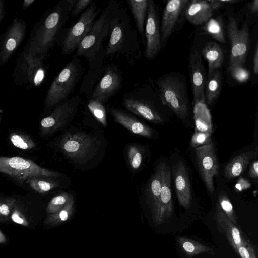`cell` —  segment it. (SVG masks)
<instances>
[{
  "label": "cell",
  "mask_w": 258,
  "mask_h": 258,
  "mask_svg": "<svg viewBox=\"0 0 258 258\" xmlns=\"http://www.w3.org/2000/svg\"><path fill=\"white\" fill-rule=\"evenodd\" d=\"M204 59L207 61L208 75L218 70L223 64L224 53L221 47L215 42H208L204 46L202 53Z\"/></svg>",
  "instance_id": "484cf974"
},
{
  "label": "cell",
  "mask_w": 258,
  "mask_h": 258,
  "mask_svg": "<svg viewBox=\"0 0 258 258\" xmlns=\"http://www.w3.org/2000/svg\"><path fill=\"white\" fill-rule=\"evenodd\" d=\"M250 186L251 184L247 180L241 177L237 180L235 185V189L240 192L250 188Z\"/></svg>",
  "instance_id": "b9f144b4"
},
{
  "label": "cell",
  "mask_w": 258,
  "mask_h": 258,
  "mask_svg": "<svg viewBox=\"0 0 258 258\" xmlns=\"http://www.w3.org/2000/svg\"><path fill=\"white\" fill-rule=\"evenodd\" d=\"M214 219L219 230L225 235L236 252L238 247L249 245L243 237L239 229L228 219L218 203L216 205Z\"/></svg>",
  "instance_id": "ac0fdd59"
},
{
  "label": "cell",
  "mask_w": 258,
  "mask_h": 258,
  "mask_svg": "<svg viewBox=\"0 0 258 258\" xmlns=\"http://www.w3.org/2000/svg\"><path fill=\"white\" fill-rule=\"evenodd\" d=\"M10 212L9 206L6 204H0V214L3 216H8Z\"/></svg>",
  "instance_id": "bcb514c9"
},
{
  "label": "cell",
  "mask_w": 258,
  "mask_h": 258,
  "mask_svg": "<svg viewBox=\"0 0 258 258\" xmlns=\"http://www.w3.org/2000/svg\"><path fill=\"white\" fill-rule=\"evenodd\" d=\"M72 197V195L67 192H63L54 197L50 201L47 210L49 212H54L59 210L68 203Z\"/></svg>",
  "instance_id": "e575fe53"
},
{
  "label": "cell",
  "mask_w": 258,
  "mask_h": 258,
  "mask_svg": "<svg viewBox=\"0 0 258 258\" xmlns=\"http://www.w3.org/2000/svg\"><path fill=\"white\" fill-rule=\"evenodd\" d=\"M31 187L39 192H46L58 186V183L54 181L34 179L30 181Z\"/></svg>",
  "instance_id": "d590c367"
},
{
  "label": "cell",
  "mask_w": 258,
  "mask_h": 258,
  "mask_svg": "<svg viewBox=\"0 0 258 258\" xmlns=\"http://www.w3.org/2000/svg\"><path fill=\"white\" fill-rule=\"evenodd\" d=\"M0 172L21 181L36 177L57 178L61 176L59 173L39 166L29 159L17 156H0Z\"/></svg>",
  "instance_id": "8992f818"
},
{
  "label": "cell",
  "mask_w": 258,
  "mask_h": 258,
  "mask_svg": "<svg viewBox=\"0 0 258 258\" xmlns=\"http://www.w3.org/2000/svg\"><path fill=\"white\" fill-rule=\"evenodd\" d=\"M173 209L171 190V171L169 166L165 162L160 197L159 225L163 224L171 217Z\"/></svg>",
  "instance_id": "44dd1931"
},
{
  "label": "cell",
  "mask_w": 258,
  "mask_h": 258,
  "mask_svg": "<svg viewBox=\"0 0 258 258\" xmlns=\"http://www.w3.org/2000/svg\"><path fill=\"white\" fill-rule=\"evenodd\" d=\"M188 0H171L166 4L162 17L160 29L161 45L164 46L171 35L179 16L189 3Z\"/></svg>",
  "instance_id": "e0dca14e"
},
{
  "label": "cell",
  "mask_w": 258,
  "mask_h": 258,
  "mask_svg": "<svg viewBox=\"0 0 258 258\" xmlns=\"http://www.w3.org/2000/svg\"><path fill=\"white\" fill-rule=\"evenodd\" d=\"M175 188L180 205L185 209L190 206L191 193L190 182L185 166L179 160L174 166Z\"/></svg>",
  "instance_id": "d6986e66"
},
{
  "label": "cell",
  "mask_w": 258,
  "mask_h": 258,
  "mask_svg": "<svg viewBox=\"0 0 258 258\" xmlns=\"http://www.w3.org/2000/svg\"><path fill=\"white\" fill-rule=\"evenodd\" d=\"M76 0H62L46 11L35 24L24 52L45 59L63 30Z\"/></svg>",
  "instance_id": "6da1fadb"
},
{
  "label": "cell",
  "mask_w": 258,
  "mask_h": 258,
  "mask_svg": "<svg viewBox=\"0 0 258 258\" xmlns=\"http://www.w3.org/2000/svg\"><path fill=\"white\" fill-rule=\"evenodd\" d=\"M83 70L80 60L75 55L51 82L45 98L46 106L51 107L66 99L75 89Z\"/></svg>",
  "instance_id": "3957f363"
},
{
  "label": "cell",
  "mask_w": 258,
  "mask_h": 258,
  "mask_svg": "<svg viewBox=\"0 0 258 258\" xmlns=\"http://www.w3.org/2000/svg\"><path fill=\"white\" fill-rule=\"evenodd\" d=\"M117 7L115 2H110L101 10L91 30L79 44L75 56H84L89 64L95 60L103 48L102 43L110 31L111 20Z\"/></svg>",
  "instance_id": "7a4b0ae2"
},
{
  "label": "cell",
  "mask_w": 258,
  "mask_h": 258,
  "mask_svg": "<svg viewBox=\"0 0 258 258\" xmlns=\"http://www.w3.org/2000/svg\"><path fill=\"white\" fill-rule=\"evenodd\" d=\"M60 147L69 159L79 163L87 162L97 152V144L91 136L82 132L67 133Z\"/></svg>",
  "instance_id": "52a82bcc"
},
{
  "label": "cell",
  "mask_w": 258,
  "mask_h": 258,
  "mask_svg": "<svg viewBox=\"0 0 258 258\" xmlns=\"http://www.w3.org/2000/svg\"><path fill=\"white\" fill-rule=\"evenodd\" d=\"M196 161L202 180L210 194L214 191V179L218 173V163L213 143L195 148Z\"/></svg>",
  "instance_id": "30bf717a"
},
{
  "label": "cell",
  "mask_w": 258,
  "mask_h": 258,
  "mask_svg": "<svg viewBox=\"0 0 258 258\" xmlns=\"http://www.w3.org/2000/svg\"><path fill=\"white\" fill-rule=\"evenodd\" d=\"M189 74L194 101L196 103L205 101L206 75L201 54L197 50L190 55Z\"/></svg>",
  "instance_id": "2e32d148"
},
{
  "label": "cell",
  "mask_w": 258,
  "mask_h": 258,
  "mask_svg": "<svg viewBox=\"0 0 258 258\" xmlns=\"http://www.w3.org/2000/svg\"><path fill=\"white\" fill-rule=\"evenodd\" d=\"M162 103L169 107L180 118L184 119L188 115L187 93L184 85L179 78L166 76L157 81Z\"/></svg>",
  "instance_id": "5b68a950"
},
{
  "label": "cell",
  "mask_w": 258,
  "mask_h": 258,
  "mask_svg": "<svg viewBox=\"0 0 258 258\" xmlns=\"http://www.w3.org/2000/svg\"><path fill=\"white\" fill-rule=\"evenodd\" d=\"M26 21L15 18L0 37V66L5 64L17 50L25 38Z\"/></svg>",
  "instance_id": "8fae6325"
},
{
  "label": "cell",
  "mask_w": 258,
  "mask_h": 258,
  "mask_svg": "<svg viewBox=\"0 0 258 258\" xmlns=\"http://www.w3.org/2000/svg\"><path fill=\"white\" fill-rule=\"evenodd\" d=\"M248 176L252 179L256 180L258 177V162L256 160L253 161L250 166L248 172Z\"/></svg>",
  "instance_id": "7bdbcfd3"
},
{
  "label": "cell",
  "mask_w": 258,
  "mask_h": 258,
  "mask_svg": "<svg viewBox=\"0 0 258 258\" xmlns=\"http://www.w3.org/2000/svg\"><path fill=\"white\" fill-rule=\"evenodd\" d=\"M221 77L218 70L208 75L205 87V100L208 105H211L218 97L221 90Z\"/></svg>",
  "instance_id": "83f0119b"
},
{
  "label": "cell",
  "mask_w": 258,
  "mask_h": 258,
  "mask_svg": "<svg viewBox=\"0 0 258 258\" xmlns=\"http://www.w3.org/2000/svg\"><path fill=\"white\" fill-rule=\"evenodd\" d=\"M6 241V238L5 235L0 230V243H4Z\"/></svg>",
  "instance_id": "816d5d0a"
},
{
  "label": "cell",
  "mask_w": 258,
  "mask_h": 258,
  "mask_svg": "<svg viewBox=\"0 0 258 258\" xmlns=\"http://www.w3.org/2000/svg\"><path fill=\"white\" fill-rule=\"evenodd\" d=\"M144 34L145 36V55L152 59L159 53L162 45L159 19L154 2L150 0L146 21Z\"/></svg>",
  "instance_id": "4fadbf2b"
},
{
  "label": "cell",
  "mask_w": 258,
  "mask_h": 258,
  "mask_svg": "<svg viewBox=\"0 0 258 258\" xmlns=\"http://www.w3.org/2000/svg\"><path fill=\"white\" fill-rule=\"evenodd\" d=\"M210 134L207 133H196L191 138V146L197 148L206 143H210Z\"/></svg>",
  "instance_id": "8d00e7d4"
},
{
  "label": "cell",
  "mask_w": 258,
  "mask_h": 258,
  "mask_svg": "<svg viewBox=\"0 0 258 258\" xmlns=\"http://www.w3.org/2000/svg\"><path fill=\"white\" fill-rule=\"evenodd\" d=\"M68 210H69L68 208L64 209L61 210L59 213V217L62 221H65L68 219Z\"/></svg>",
  "instance_id": "c3c4849f"
},
{
  "label": "cell",
  "mask_w": 258,
  "mask_h": 258,
  "mask_svg": "<svg viewBox=\"0 0 258 258\" xmlns=\"http://www.w3.org/2000/svg\"><path fill=\"white\" fill-rule=\"evenodd\" d=\"M5 2L4 0H0V22L5 13Z\"/></svg>",
  "instance_id": "681fc988"
},
{
  "label": "cell",
  "mask_w": 258,
  "mask_h": 258,
  "mask_svg": "<svg viewBox=\"0 0 258 258\" xmlns=\"http://www.w3.org/2000/svg\"><path fill=\"white\" fill-rule=\"evenodd\" d=\"M114 119L131 132L147 138L153 136L152 130L127 113L115 108L110 109Z\"/></svg>",
  "instance_id": "603a6c76"
},
{
  "label": "cell",
  "mask_w": 258,
  "mask_h": 258,
  "mask_svg": "<svg viewBox=\"0 0 258 258\" xmlns=\"http://www.w3.org/2000/svg\"><path fill=\"white\" fill-rule=\"evenodd\" d=\"M13 221L18 224L27 226L28 223L25 218L18 211H15L11 215Z\"/></svg>",
  "instance_id": "60d3db41"
},
{
  "label": "cell",
  "mask_w": 258,
  "mask_h": 258,
  "mask_svg": "<svg viewBox=\"0 0 258 258\" xmlns=\"http://www.w3.org/2000/svg\"><path fill=\"white\" fill-rule=\"evenodd\" d=\"M128 159L130 165L134 170L138 169L142 162L143 155L140 149L135 146L131 145L128 149Z\"/></svg>",
  "instance_id": "836d02e7"
},
{
  "label": "cell",
  "mask_w": 258,
  "mask_h": 258,
  "mask_svg": "<svg viewBox=\"0 0 258 258\" xmlns=\"http://www.w3.org/2000/svg\"><path fill=\"white\" fill-rule=\"evenodd\" d=\"M101 12V9L97 8L96 2L92 1L74 25L62 30L57 42L62 54L69 55L77 49L91 30L96 18Z\"/></svg>",
  "instance_id": "277c9868"
},
{
  "label": "cell",
  "mask_w": 258,
  "mask_h": 258,
  "mask_svg": "<svg viewBox=\"0 0 258 258\" xmlns=\"http://www.w3.org/2000/svg\"><path fill=\"white\" fill-rule=\"evenodd\" d=\"M129 22L125 10L117 7L110 22V35L105 49V56H113L122 50L129 28Z\"/></svg>",
  "instance_id": "7c38bea8"
},
{
  "label": "cell",
  "mask_w": 258,
  "mask_h": 258,
  "mask_svg": "<svg viewBox=\"0 0 258 258\" xmlns=\"http://www.w3.org/2000/svg\"><path fill=\"white\" fill-rule=\"evenodd\" d=\"M127 3L134 17L138 32L143 39L149 0H129Z\"/></svg>",
  "instance_id": "4316f807"
},
{
  "label": "cell",
  "mask_w": 258,
  "mask_h": 258,
  "mask_svg": "<svg viewBox=\"0 0 258 258\" xmlns=\"http://www.w3.org/2000/svg\"><path fill=\"white\" fill-rule=\"evenodd\" d=\"M208 1L213 11L221 8L224 5L221 0H210Z\"/></svg>",
  "instance_id": "f6af8a7d"
},
{
  "label": "cell",
  "mask_w": 258,
  "mask_h": 258,
  "mask_svg": "<svg viewBox=\"0 0 258 258\" xmlns=\"http://www.w3.org/2000/svg\"><path fill=\"white\" fill-rule=\"evenodd\" d=\"M227 34L231 45L228 64L243 66L245 63L250 42L247 25L245 24L239 28L235 18L229 16Z\"/></svg>",
  "instance_id": "9c48e42d"
},
{
  "label": "cell",
  "mask_w": 258,
  "mask_h": 258,
  "mask_svg": "<svg viewBox=\"0 0 258 258\" xmlns=\"http://www.w3.org/2000/svg\"><path fill=\"white\" fill-rule=\"evenodd\" d=\"M80 102L78 96L66 100L57 106L49 116L42 119L41 126L48 131L61 127L75 116Z\"/></svg>",
  "instance_id": "9a60e30c"
},
{
  "label": "cell",
  "mask_w": 258,
  "mask_h": 258,
  "mask_svg": "<svg viewBox=\"0 0 258 258\" xmlns=\"http://www.w3.org/2000/svg\"><path fill=\"white\" fill-rule=\"evenodd\" d=\"M253 73L256 75L258 74V44L256 42L255 50L253 55Z\"/></svg>",
  "instance_id": "ee69618b"
},
{
  "label": "cell",
  "mask_w": 258,
  "mask_h": 258,
  "mask_svg": "<svg viewBox=\"0 0 258 258\" xmlns=\"http://www.w3.org/2000/svg\"><path fill=\"white\" fill-rule=\"evenodd\" d=\"M228 70L232 77L239 83L246 82L250 78L249 71L239 64H228Z\"/></svg>",
  "instance_id": "d6a6232c"
},
{
  "label": "cell",
  "mask_w": 258,
  "mask_h": 258,
  "mask_svg": "<svg viewBox=\"0 0 258 258\" xmlns=\"http://www.w3.org/2000/svg\"><path fill=\"white\" fill-rule=\"evenodd\" d=\"M164 162L157 166L150 178L146 190V194L153 210L154 217L159 225L160 197L162 185Z\"/></svg>",
  "instance_id": "ffe728a7"
},
{
  "label": "cell",
  "mask_w": 258,
  "mask_h": 258,
  "mask_svg": "<svg viewBox=\"0 0 258 258\" xmlns=\"http://www.w3.org/2000/svg\"><path fill=\"white\" fill-rule=\"evenodd\" d=\"M88 107L98 122L104 126L107 125L106 111L102 103L91 99L88 104Z\"/></svg>",
  "instance_id": "4dcf8cb0"
},
{
  "label": "cell",
  "mask_w": 258,
  "mask_h": 258,
  "mask_svg": "<svg viewBox=\"0 0 258 258\" xmlns=\"http://www.w3.org/2000/svg\"><path fill=\"white\" fill-rule=\"evenodd\" d=\"M10 140L12 143L17 148L22 149H27L29 148V145L19 135L15 134L12 135L10 137Z\"/></svg>",
  "instance_id": "ab89813d"
},
{
  "label": "cell",
  "mask_w": 258,
  "mask_h": 258,
  "mask_svg": "<svg viewBox=\"0 0 258 258\" xmlns=\"http://www.w3.org/2000/svg\"><path fill=\"white\" fill-rule=\"evenodd\" d=\"M221 2L224 4H230V3H233L236 2V1H233V0H221Z\"/></svg>",
  "instance_id": "f5cc1de1"
},
{
  "label": "cell",
  "mask_w": 258,
  "mask_h": 258,
  "mask_svg": "<svg viewBox=\"0 0 258 258\" xmlns=\"http://www.w3.org/2000/svg\"><path fill=\"white\" fill-rule=\"evenodd\" d=\"M218 204L222 211L234 224L237 223V217L233 206L228 198L224 193H221L218 197Z\"/></svg>",
  "instance_id": "1f68e13d"
},
{
  "label": "cell",
  "mask_w": 258,
  "mask_h": 258,
  "mask_svg": "<svg viewBox=\"0 0 258 258\" xmlns=\"http://www.w3.org/2000/svg\"><path fill=\"white\" fill-rule=\"evenodd\" d=\"M92 0H76L71 12L70 16L77 17L92 3Z\"/></svg>",
  "instance_id": "74e56055"
},
{
  "label": "cell",
  "mask_w": 258,
  "mask_h": 258,
  "mask_svg": "<svg viewBox=\"0 0 258 258\" xmlns=\"http://www.w3.org/2000/svg\"><path fill=\"white\" fill-rule=\"evenodd\" d=\"M35 0H24L22 4V9L25 10L32 4Z\"/></svg>",
  "instance_id": "f907efd6"
},
{
  "label": "cell",
  "mask_w": 258,
  "mask_h": 258,
  "mask_svg": "<svg viewBox=\"0 0 258 258\" xmlns=\"http://www.w3.org/2000/svg\"><path fill=\"white\" fill-rule=\"evenodd\" d=\"M202 29L218 41L225 43V36L223 24L218 18H211L204 24Z\"/></svg>",
  "instance_id": "f546056e"
},
{
  "label": "cell",
  "mask_w": 258,
  "mask_h": 258,
  "mask_svg": "<svg viewBox=\"0 0 258 258\" xmlns=\"http://www.w3.org/2000/svg\"><path fill=\"white\" fill-rule=\"evenodd\" d=\"M255 156L254 152L249 151L235 156L225 167L224 174L226 177L230 180L240 175Z\"/></svg>",
  "instance_id": "d4e9b609"
},
{
  "label": "cell",
  "mask_w": 258,
  "mask_h": 258,
  "mask_svg": "<svg viewBox=\"0 0 258 258\" xmlns=\"http://www.w3.org/2000/svg\"><path fill=\"white\" fill-rule=\"evenodd\" d=\"M121 85L122 77L119 70L114 65H109L95 88L92 99L103 104L120 89Z\"/></svg>",
  "instance_id": "5bb4252c"
},
{
  "label": "cell",
  "mask_w": 258,
  "mask_h": 258,
  "mask_svg": "<svg viewBox=\"0 0 258 258\" xmlns=\"http://www.w3.org/2000/svg\"><path fill=\"white\" fill-rule=\"evenodd\" d=\"M236 252L241 258H257L254 249L250 244L238 247Z\"/></svg>",
  "instance_id": "f35d334b"
},
{
  "label": "cell",
  "mask_w": 258,
  "mask_h": 258,
  "mask_svg": "<svg viewBox=\"0 0 258 258\" xmlns=\"http://www.w3.org/2000/svg\"><path fill=\"white\" fill-rule=\"evenodd\" d=\"M44 60V59L22 52L14 69V82L18 84L27 82L32 86H39L44 81L46 75Z\"/></svg>",
  "instance_id": "ba28073f"
},
{
  "label": "cell",
  "mask_w": 258,
  "mask_h": 258,
  "mask_svg": "<svg viewBox=\"0 0 258 258\" xmlns=\"http://www.w3.org/2000/svg\"><path fill=\"white\" fill-rule=\"evenodd\" d=\"M185 9L186 19L195 25L204 24L213 14V10L206 0L189 1Z\"/></svg>",
  "instance_id": "7402d4cb"
},
{
  "label": "cell",
  "mask_w": 258,
  "mask_h": 258,
  "mask_svg": "<svg viewBox=\"0 0 258 258\" xmlns=\"http://www.w3.org/2000/svg\"><path fill=\"white\" fill-rule=\"evenodd\" d=\"M124 106L133 113L152 122L160 123L163 119L159 113L145 101L133 98H126Z\"/></svg>",
  "instance_id": "cb8c5ba5"
},
{
  "label": "cell",
  "mask_w": 258,
  "mask_h": 258,
  "mask_svg": "<svg viewBox=\"0 0 258 258\" xmlns=\"http://www.w3.org/2000/svg\"><path fill=\"white\" fill-rule=\"evenodd\" d=\"M177 241L180 247L189 255L193 256L203 253L215 254L212 248L195 240L184 237H179L177 238Z\"/></svg>",
  "instance_id": "f1b7e54d"
},
{
  "label": "cell",
  "mask_w": 258,
  "mask_h": 258,
  "mask_svg": "<svg viewBox=\"0 0 258 258\" xmlns=\"http://www.w3.org/2000/svg\"><path fill=\"white\" fill-rule=\"evenodd\" d=\"M249 9L252 13H256L258 11V0H254L249 4Z\"/></svg>",
  "instance_id": "7dc6e473"
}]
</instances>
